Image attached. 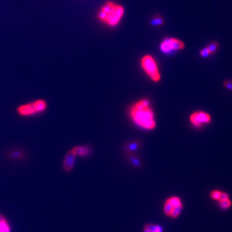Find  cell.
I'll use <instances>...</instances> for the list:
<instances>
[{
    "mask_svg": "<svg viewBox=\"0 0 232 232\" xmlns=\"http://www.w3.org/2000/svg\"><path fill=\"white\" fill-rule=\"evenodd\" d=\"M130 117L138 126L147 130H152L156 127L154 112L147 99L136 103L130 108Z\"/></svg>",
    "mask_w": 232,
    "mask_h": 232,
    "instance_id": "6da1fadb",
    "label": "cell"
},
{
    "mask_svg": "<svg viewBox=\"0 0 232 232\" xmlns=\"http://www.w3.org/2000/svg\"><path fill=\"white\" fill-rule=\"evenodd\" d=\"M221 192L218 191V190H215V191H213L211 193V197L212 199H215V200H219L220 199V197H221Z\"/></svg>",
    "mask_w": 232,
    "mask_h": 232,
    "instance_id": "e0dca14e",
    "label": "cell"
},
{
    "mask_svg": "<svg viewBox=\"0 0 232 232\" xmlns=\"http://www.w3.org/2000/svg\"><path fill=\"white\" fill-rule=\"evenodd\" d=\"M141 67L147 75L154 81L158 82L160 79L159 71L157 63L152 56L146 55L141 59Z\"/></svg>",
    "mask_w": 232,
    "mask_h": 232,
    "instance_id": "3957f363",
    "label": "cell"
},
{
    "mask_svg": "<svg viewBox=\"0 0 232 232\" xmlns=\"http://www.w3.org/2000/svg\"><path fill=\"white\" fill-rule=\"evenodd\" d=\"M34 108L35 112H41L44 111L47 108V103L43 100L39 99L33 103Z\"/></svg>",
    "mask_w": 232,
    "mask_h": 232,
    "instance_id": "30bf717a",
    "label": "cell"
},
{
    "mask_svg": "<svg viewBox=\"0 0 232 232\" xmlns=\"http://www.w3.org/2000/svg\"><path fill=\"white\" fill-rule=\"evenodd\" d=\"M217 48H218V44L216 42H213L212 43H210L207 47L208 51L210 52V53L215 52L217 49Z\"/></svg>",
    "mask_w": 232,
    "mask_h": 232,
    "instance_id": "9a60e30c",
    "label": "cell"
},
{
    "mask_svg": "<svg viewBox=\"0 0 232 232\" xmlns=\"http://www.w3.org/2000/svg\"><path fill=\"white\" fill-rule=\"evenodd\" d=\"M76 156H86L90 154V148L87 146H78L74 147L72 149Z\"/></svg>",
    "mask_w": 232,
    "mask_h": 232,
    "instance_id": "ba28073f",
    "label": "cell"
},
{
    "mask_svg": "<svg viewBox=\"0 0 232 232\" xmlns=\"http://www.w3.org/2000/svg\"><path fill=\"white\" fill-rule=\"evenodd\" d=\"M167 200L169 201V203H170L172 206L174 208L179 207L180 206H182L183 204L181 203V199L177 197H172L168 199Z\"/></svg>",
    "mask_w": 232,
    "mask_h": 232,
    "instance_id": "8fae6325",
    "label": "cell"
},
{
    "mask_svg": "<svg viewBox=\"0 0 232 232\" xmlns=\"http://www.w3.org/2000/svg\"><path fill=\"white\" fill-rule=\"evenodd\" d=\"M174 208V207L169 203V201L168 200H166L165 201L164 205V212L166 215L170 217Z\"/></svg>",
    "mask_w": 232,
    "mask_h": 232,
    "instance_id": "7c38bea8",
    "label": "cell"
},
{
    "mask_svg": "<svg viewBox=\"0 0 232 232\" xmlns=\"http://www.w3.org/2000/svg\"><path fill=\"white\" fill-rule=\"evenodd\" d=\"M17 112L19 113V115L23 116H27L36 113L34 108L33 103L25 104V105L20 106L17 108Z\"/></svg>",
    "mask_w": 232,
    "mask_h": 232,
    "instance_id": "52a82bcc",
    "label": "cell"
},
{
    "mask_svg": "<svg viewBox=\"0 0 232 232\" xmlns=\"http://www.w3.org/2000/svg\"><path fill=\"white\" fill-rule=\"evenodd\" d=\"M183 209V205L182 206H180L179 207L174 208L173 211H172V213L171 214L170 217L172 218H176L179 215V214L181 213V210Z\"/></svg>",
    "mask_w": 232,
    "mask_h": 232,
    "instance_id": "5bb4252c",
    "label": "cell"
},
{
    "mask_svg": "<svg viewBox=\"0 0 232 232\" xmlns=\"http://www.w3.org/2000/svg\"><path fill=\"white\" fill-rule=\"evenodd\" d=\"M210 53L209 51H208L207 48H205L201 51V56H203V57H204V58L208 57V56L210 55Z\"/></svg>",
    "mask_w": 232,
    "mask_h": 232,
    "instance_id": "ac0fdd59",
    "label": "cell"
},
{
    "mask_svg": "<svg viewBox=\"0 0 232 232\" xmlns=\"http://www.w3.org/2000/svg\"><path fill=\"white\" fill-rule=\"evenodd\" d=\"M224 85H225V87H226V88H229V89H231V90H232V83H231V82H230V81H226V82L224 83Z\"/></svg>",
    "mask_w": 232,
    "mask_h": 232,
    "instance_id": "44dd1931",
    "label": "cell"
},
{
    "mask_svg": "<svg viewBox=\"0 0 232 232\" xmlns=\"http://www.w3.org/2000/svg\"><path fill=\"white\" fill-rule=\"evenodd\" d=\"M145 228L148 229V230L150 231V232H162L163 231L161 227L159 226H157V225L148 224L146 226Z\"/></svg>",
    "mask_w": 232,
    "mask_h": 232,
    "instance_id": "4fadbf2b",
    "label": "cell"
},
{
    "mask_svg": "<svg viewBox=\"0 0 232 232\" xmlns=\"http://www.w3.org/2000/svg\"><path fill=\"white\" fill-rule=\"evenodd\" d=\"M190 121L195 127L199 128L204 124H208L211 122V116L204 112H196L190 115Z\"/></svg>",
    "mask_w": 232,
    "mask_h": 232,
    "instance_id": "5b68a950",
    "label": "cell"
},
{
    "mask_svg": "<svg viewBox=\"0 0 232 232\" xmlns=\"http://www.w3.org/2000/svg\"><path fill=\"white\" fill-rule=\"evenodd\" d=\"M0 232H11L9 222L4 215L0 213Z\"/></svg>",
    "mask_w": 232,
    "mask_h": 232,
    "instance_id": "9c48e42d",
    "label": "cell"
},
{
    "mask_svg": "<svg viewBox=\"0 0 232 232\" xmlns=\"http://www.w3.org/2000/svg\"><path fill=\"white\" fill-rule=\"evenodd\" d=\"M124 13L123 6L109 1L100 8L97 17L100 22L110 26H115L121 22Z\"/></svg>",
    "mask_w": 232,
    "mask_h": 232,
    "instance_id": "7a4b0ae2",
    "label": "cell"
},
{
    "mask_svg": "<svg viewBox=\"0 0 232 232\" xmlns=\"http://www.w3.org/2000/svg\"><path fill=\"white\" fill-rule=\"evenodd\" d=\"M226 199H228V195L226 193H224V192L221 193V197H220L219 200L222 201V200H226Z\"/></svg>",
    "mask_w": 232,
    "mask_h": 232,
    "instance_id": "ffe728a7",
    "label": "cell"
},
{
    "mask_svg": "<svg viewBox=\"0 0 232 232\" xmlns=\"http://www.w3.org/2000/svg\"><path fill=\"white\" fill-rule=\"evenodd\" d=\"M76 157V154H74L72 150L68 151L63 162V168L65 171L68 172L72 170L74 167V163H75Z\"/></svg>",
    "mask_w": 232,
    "mask_h": 232,
    "instance_id": "8992f818",
    "label": "cell"
},
{
    "mask_svg": "<svg viewBox=\"0 0 232 232\" xmlns=\"http://www.w3.org/2000/svg\"><path fill=\"white\" fill-rule=\"evenodd\" d=\"M185 44L182 41L175 38H166L160 44V49L165 53H170L172 51L182 50Z\"/></svg>",
    "mask_w": 232,
    "mask_h": 232,
    "instance_id": "277c9868",
    "label": "cell"
},
{
    "mask_svg": "<svg viewBox=\"0 0 232 232\" xmlns=\"http://www.w3.org/2000/svg\"><path fill=\"white\" fill-rule=\"evenodd\" d=\"M155 25H161L163 23V20L159 17H156L153 20Z\"/></svg>",
    "mask_w": 232,
    "mask_h": 232,
    "instance_id": "d6986e66",
    "label": "cell"
},
{
    "mask_svg": "<svg viewBox=\"0 0 232 232\" xmlns=\"http://www.w3.org/2000/svg\"><path fill=\"white\" fill-rule=\"evenodd\" d=\"M231 205V203L229 199H226V200H222L220 201V206L221 208H224V209L230 207Z\"/></svg>",
    "mask_w": 232,
    "mask_h": 232,
    "instance_id": "2e32d148",
    "label": "cell"
}]
</instances>
